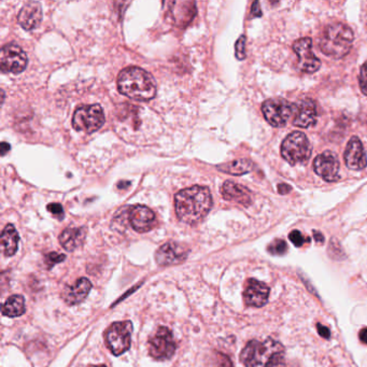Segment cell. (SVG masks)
Instances as JSON below:
<instances>
[{"label": "cell", "instance_id": "6da1fadb", "mask_svg": "<svg viewBox=\"0 0 367 367\" xmlns=\"http://www.w3.org/2000/svg\"><path fill=\"white\" fill-rule=\"evenodd\" d=\"M176 213L180 221L187 224H197L209 213L212 197L208 187H187L177 193L175 197Z\"/></svg>", "mask_w": 367, "mask_h": 367}, {"label": "cell", "instance_id": "7a4b0ae2", "mask_svg": "<svg viewBox=\"0 0 367 367\" xmlns=\"http://www.w3.org/2000/svg\"><path fill=\"white\" fill-rule=\"evenodd\" d=\"M120 93L135 101H147L156 95V82L152 75L139 67H128L118 78Z\"/></svg>", "mask_w": 367, "mask_h": 367}, {"label": "cell", "instance_id": "3957f363", "mask_svg": "<svg viewBox=\"0 0 367 367\" xmlns=\"http://www.w3.org/2000/svg\"><path fill=\"white\" fill-rule=\"evenodd\" d=\"M285 356L282 344L267 338L264 342L251 340L240 354V361L246 367H276Z\"/></svg>", "mask_w": 367, "mask_h": 367}, {"label": "cell", "instance_id": "277c9868", "mask_svg": "<svg viewBox=\"0 0 367 367\" xmlns=\"http://www.w3.org/2000/svg\"><path fill=\"white\" fill-rule=\"evenodd\" d=\"M354 39L352 28L337 22L326 26L320 39V50L326 56L340 60L352 51Z\"/></svg>", "mask_w": 367, "mask_h": 367}, {"label": "cell", "instance_id": "5b68a950", "mask_svg": "<svg viewBox=\"0 0 367 367\" xmlns=\"http://www.w3.org/2000/svg\"><path fill=\"white\" fill-rule=\"evenodd\" d=\"M311 151V142L301 132H291L281 144V156L292 166L307 163Z\"/></svg>", "mask_w": 367, "mask_h": 367}, {"label": "cell", "instance_id": "8992f818", "mask_svg": "<svg viewBox=\"0 0 367 367\" xmlns=\"http://www.w3.org/2000/svg\"><path fill=\"white\" fill-rule=\"evenodd\" d=\"M132 324L130 321L114 322L105 334L106 344L114 356H121L132 344Z\"/></svg>", "mask_w": 367, "mask_h": 367}, {"label": "cell", "instance_id": "52a82bcc", "mask_svg": "<svg viewBox=\"0 0 367 367\" xmlns=\"http://www.w3.org/2000/svg\"><path fill=\"white\" fill-rule=\"evenodd\" d=\"M104 123L105 116L101 105L82 106L73 114V126L78 132L92 134L99 130Z\"/></svg>", "mask_w": 367, "mask_h": 367}, {"label": "cell", "instance_id": "ba28073f", "mask_svg": "<svg viewBox=\"0 0 367 367\" xmlns=\"http://www.w3.org/2000/svg\"><path fill=\"white\" fill-rule=\"evenodd\" d=\"M149 354L156 361H167L176 352L177 344L173 332L166 326H161L148 342Z\"/></svg>", "mask_w": 367, "mask_h": 367}, {"label": "cell", "instance_id": "9c48e42d", "mask_svg": "<svg viewBox=\"0 0 367 367\" xmlns=\"http://www.w3.org/2000/svg\"><path fill=\"white\" fill-rule=\"evenodd\" d=\"M294 104L283 99H267L262 105L265 120L274 127H283L291 117H294Z\"/></svg>", "mask_w": 367, "mask_h": 367}, {"label": "cell", "instance_id": "30bf717a", "mask_svg": "<svg viewBox=\"0 0 367 367\" xmlns=\"http://www.w3.org/2000/svg\"><path fill=\"white\" fill-rule=\"evenodd\" d=\"M28 58L21 46L6 44L0 52V68L4 73H21L27 67Z\"/></svg>", "mask_w": 367, "mask_h": 367}, {"label": "cell", "instance_id": "8fae6325", "mask_svg": "<svg viewBox=\"0 0 367 367\" xmlns=\"http://www.w3.org/2000/svg\"><path fill=\"white\" fill-rule=\"evenodd\" d=\"M311 48H313V40L308 37L297 40L293 44V50L299 56L297 67L303 73H313L319 70L321 67V61L313 54Z\"/></svg>", "mask_w": 367, "mask_h": 367}, {"label": "cell", "instance_id": "7c38bea8", "mask_svg": "<svg viewBox=\"0 0 367 367\" xmlns=\"http://www.w3.org/2000/svg\"><path fill=\"white\" fill-rule=\"evenodd\" d=\"M313 170L328 182H335L340 179V162L331 151H325L316 158Z\"/></svg>", "mask_w": 367, "mask_h": 367}, {"label": "cell", "instance_id": "4fadbf2b", "mask_svg": "<svg viewBox=\"0 0 367 367\" xmlns=\"http://www.w3.org/2000/svg\"><path fill=\"white\" fill-rule=\"evenodd\" d=\"M189 250L178 242H166L156 251V261L161 266L178 265L187 260Z\"/></svg>", "mask_w": 367, "mask_h": 367}, {"label": "cell", "instance_id": "5bb4252c", "mask_svg": "<svg viewBox=\"0 0 367 367\" xmlns=\"http://www.w3.org/2000/svg\"><path fill=\"white\" fill-rule=\"evenodd\" d=\"M269 297V287L266 283L256 279H248L244 287V299L247 306L263 307L266 305Z\"/></svg>", "mask_w": 367, "mask_h": 367}, {"label": "cell", "instance_id": "9a60e30c", "mask_svg": "<svg viewBox=\"0 0 367 367\" xmlns=\"http://www.w3.org/2000/svg\"><path fill=\"white\" fill-rule=\"evenodd\" d=\"M130 223L138 233H147L156 226V215L146 206H134L130 209Z\"/></svg>", "mask_w": 367, "mask_h": 367}, {"label": "cell", "instance_id": "2e32d148", "mask_svg": "<svg viewBox=\"0 0 367 367\" xmlns=\"http://www.w3.org/2000/svg\"><path fill=\"white\" fill-rule=\"evenodd\" d=\"M295 111L293 124L297 127L308 128L317 122V107L311 99H304L294 104Z\"/></svg>", "mask_w": 367, "mask_h": 367}, {"label": "cell", "instance_id": "e0dca14e", "mask_svg": "<svg viewBox=\"0 0 367 367\" xmlns=\"http://www.w3.org/2000/svg\"><path fill=\"white\" fill-rule=\"evenodd\" d=\"M344 158L347 167L352 170H362L367 166L366 153L360 138L354 136L350 139L347 144Z\"/></svg>", "mask_w": 367, "mask_h": 367}, {"label": "cell", "instance_id": "ac0fdd59", "mask_svg": "<svg viewBox=\"0 0 367 367\" xmlns=\"http://www.w3.org/2000/svg\"><path fill=\"white\" fill-rule=\"evenodd\" d=\"M42 5L37 1H28L18 13V22L24 30H32L42 23Z\"/></svg>", "mask_w": 367, "mask_h": 367}, {"label": "cell", "instance_id": "d6986e66", "mask_svg": "<svg viewBox=\"0 0 367 367\" xmlns=\"http://www.w3.org/2000/svg\"><path fill=\"white\" fill-rule=\"evenodd\" d=\"M92 289L91 281L87 278L79 279L75 285H67L63 292V299L69 306L79 305L82 303Z\"/></svg>", "mask_w": 367, "mask_h": 367}, {"label": "cell", "instance_id": "ffe728a7", "mask_svg": "<svg viewBox=\"0 0 367 367\" xmlns=\"http://www.w3.org/2000/svg\"><path fill=\"white\" fill-rule=\"evenodd\" d=\"M222 195L226 201H235L242 206H249L252 203L251 192L244 185H238L233 181H226L222 185Z\"/></svg>", "mask_w": 367, "mask_h": 367}, {"label": "cell", "instance_id": "44dd1931", "mask_svg": "<svg viewBox=\"0 0 367 367\" xmlns=\"http://www.w3.org/2000/svg\"><path fill=\"white\" fill-rule=\"evenodd\" d=\"M87 238L85 228H68L63 230L60 236V242L65 250L73 252L85 244Z\"/></svg>", "mask_w": 367, "mask_h": 367}, {"label": "cell", "instance_id": "7402d4cb", "mask_svg": "<svg viewBox=\"0 0 367 367\" xmlns=\"http://www.w3.org/2000/svg\"><path fill=\"white\" fill-rule=\"evenodd\" d=\"M18 240H20V237H18V230L12 224H8L4 228L3 234H1V249L6 256H12L16 254Z\"/></svg>", "mask_w": 367, "mask_h": 367}, {"label": "cell", "instance_id": "603a6c76", "mask_svg": "<svg viewBox=\"0 0 367 367\" xmlns=\"http://www.w3.org/2000/svg\"><path fill=\"white\" fill-rule=\"evenodd\" d=\"M25 311V299L22 295H12L4 303L3 307H1V313L6 317H20Z\"/></svg>", "mask_w": 367, "mask_h": 367}, {"label": "cell", "instance_id": "cb8c5ba5", "mask_svg": "<svg viewBox=\"0 0 367 367\" xmlns=\"http://www.w3.org/2000/svg\"><path fill=\"white\" fill-rule=\"evenodd\" d=\"M254 163L251 162L250 160H247V158L233 161V162L228 163V164L218 166L219 170L223 171V173H230V175H233V176L246 175V173L254 170Z\"/></svg>", "mask_w": 367, "mask_h": 367}, {"label": "cell", "instance_id": "d4e9b609", "mask_svg": "<svg viewBox=\"0 0 367 367\" xmlns=\"http://www.w3.org/2000/svg\"><path fill=\"white\" fill-rule=\"evenodd\" d=\"M267 250H268L269 254H272L273 256H283V254H287V242L282 240H276L275 242H273L272 244H269Z\"/></svg>", "mask_w": 367, "mask_h": 367}, {"label": "cell", "instance_id": "484cf974", "mask_svg": "<svg viewBox=\"0 0 367 367\" xmlns=\"http://www.w3.org/2000/svg\"><path fill=\"white\" fill-rule=\"evenodd\" d=\"M66 256L62 254H57V252H52V254H46V264L48 265V268L51 269L55 266V265L58 264V263H62L63 261H65Z\"/></svg>", "mask_w": 367, "mask_h": 367}, {"label": "cell", "instance_id": "4316f807", "mask_svg": "<svg viewBox=\"0 0 367 367\" xmlns=\"http://www.w3.org/2000/svg\"><path fill=\"white\" fill-rule=\"evenodd\" d=\"M236 57L238 60L244 61L246 58V37L240 36L236 42Z\"/></svg>", "mask_w": 367, "mask_h": 367}, {"label": "cell", "instance_id": "83f0119b", "mask_svg": "<svg viewBox=\"0 0 367 367\" xmlns=\"http://www.w3.org/2000/svg\"><path fill=\"white\" fill-rule=\"evenodd\" d=\"M359 82H360L361 91L367 96V61L361 67Z\"/></svg>", "mask_w": 367, "mask_h": 367}, {"label": "cell", "instance_id": "f1b7e54d", "mask_svg": "<svg viewBox=\"0 0 367 367\" xmlns=\"http://www.w3.org/2000/svg\"><path fill=\"white\" fill-rule=\"evenodd\" d=\"M289 238L295 247H301L308 240V238H305L299 230H293L292 233L290 234Z\"/></svg>", "mask_w": 367, "mask_h": 367}, {"label": "cell", "instance_id": "f546056e", "mask_svg": "<svg viewBox=\"0 0 367 367\" xmlns=\"http://www.w3.org/2000/svg\"><path fill=\"white\" fill-rule=\"evenodd\" d=\"M48 210L54 217H56L57 219L61 220L64 218V209H63V206L61 205V204H50V205H48Z\"/></svg>", "mask_w": 367, "mask_h": 367}, {"label": "cell", "instance_id": "4dcf8cb0", "mask_svg": "<svg viewBox=\"0 0 367 367\" xmlns=\"http://www.w3.org/2000/svg\"><path fill=\"white\" fill-rule=\"evenodd\" d=\"M318 332H319L320 335L322 337L325 338V340H330L331 338V332L328 330L326 326L322 325V324H317Z\"/></svg>", "mask_w": 367, "mask_h": 367}, {"label": "cell", "instance_id": "1f68e13d", "mask_svg": "<svg viewBox=\"0 0 367 367\" xmlns=\"http://www.w3.org/2000/svg\"><path fill=\"white\" fill-rule=\"evenodd\" d=\"M220 367H233L230 359L223 354H219Z\"/></svg>", "mask_w": 367, "mask_h": 367}, {"label": "cell", "instance_id": "d6a6232c", "mask_svg": "<svg viewBox=\"0 0 367 367\" xmlns=\"http://www.w3.org/2000/svg\"><path fill=\"white\" fill-rule=\"evenodd\" d=\"M252 15L254 16H261L262 15V11H261L260 9V4L259 3H254V5H252Z\"/></svg>", "mask_w": 367, "mask_h": 367}, {"label": "cell", "instance_id": "836d02e7", "mask_svg": "<svg viewBox=\"0 0 367 367\" xmlns=\"http://www.w3.org/2000/svg\"><path fill=\"white\" fill-rule=\"evenodd\" d=\"M290 189H291V187L287 185H285V183H281V185H278V191L280 194H287V193H289Z\"/></svg>", "mask_w": 367, "mask_h": 367}, {"label": "cell", "instance_id": "e575fe53", "mask_svg": "<svg viewBox=\"0 0 367 367\" xmlns=\"http://www.w3.org/2000/svg\"><path fill=\"white\" fill-rule=\"evenodd\" d=\"M359 337H360V340L363 342V344H367V328L361 330Z\"/></svg>", "mask_w": 367, "mask_h": 367}, {"label": "cell", "instance_id": "d590c367", "mask_svg": "<svg viewBox=\"0 0 367 367\" xmlns=\"http://www.w3.org/2000/svg\"><path fill=\"white\" fill-rule=\"evenodd\" d=\"M313 237H315L316 242H324V237L323 235H322L320 232H313Z\"/></svg>", "mask_w": 367, "mask_h": 367}, {"label": "cell", "instance_id": "8d00e7d4", "mask_svg": "<svg viewBox=\"0 0 367 367\" xmlns=\"http://www.w3.org/2000/svg\"><path fill=\"white\" fill-rule=\"evenodd\" d=\"M9 150L10 144H8L7 142H3V144H1V156H6V153Z\"/></svg>", "mask_w": 367, "mask_h": 367}, {"label": "cell", "instance_id": "74e56055", "mask_svg": "<svg viewBox=\"0 0 367 367\" xmlns=\"http://www.w3.org/2000/svg\"><path fill=\"white\" fill-rule=\"evenodd\" d=\"M89 367H107L105 365H89Z\"/></svg>", "mask_w": 367, "mask_h": 367}]
</instances>
